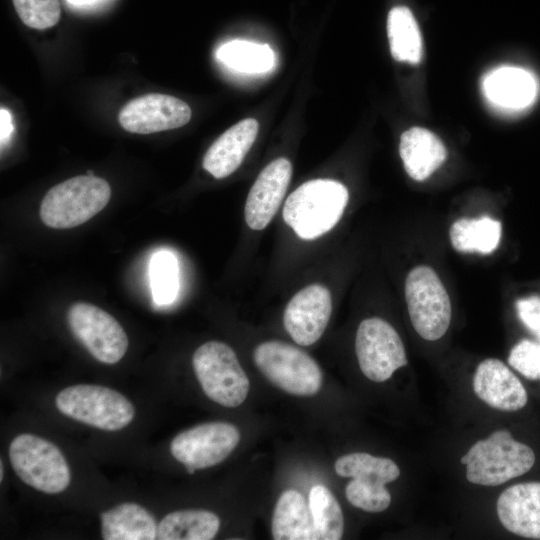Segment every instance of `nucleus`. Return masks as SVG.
<instances>
[{"label": "nucleus", "instance_id": "f257e3e1", "mask_svg": "<svg viewBox=\"0 0 540 540\" xmlns=\"http://www.w3.org/2000/svg\"><path fill=\"white\" fill-rule=\"evenodd\" d=\"M348 199V190L342 183L331 179L310 180L288 196L282 216L297 236L315 239L338 223Z\"/></svg>", "mask_w": 540, "mask_h": 540}, {"label": "nucleus", "instance_id": "f03ea898", "mask_svg": "<svg viewBox=\"0 0 540 540\" xmlns=\"http://www.w3.org/2000/svg\"><path fill=\"white\" fill-rule=\"evenodd\" d=\"M461 463L466 465V478L473 484L498 486L528 472L535 463V454L526 444L516 441L506 430H497L477 441Z\"/></svg>", "mask_w": 540, "mask_h": 540}, {"label": "nucleus", "instance_id": "7ed1b4c3", "mask_svg": "<svg viewBox=\"0 0 540 540\" xmlns=\"http://www.w3.org/2000/svg\"><path fill=\"white\" fill-rule=\"evenodd\" d=\"M111 188L102 178L80 175L53 186L40 206L42 222L51 228L69 229L98 214L109 202Z\"/></svg>", "mask_w": 540, "mask_h": 540}, {"label": "nucleus", "instance_id": "20e7f679", "mask_svg": "<svg viewBox=\"0 0 540 540\" xmlns=\"http://www.w3.org/2000/svg\"><path fill=\"white\" fill-rule=\"evenodd\" d=\"M55 405L63 415L106 431L125 428L135 416L133 404L124 395L101 385L66 387L57 394Z\"/></svg>", "mask_w": 540, "mask_h": 540}, {"label": "nucleus", "instance_id": "39448f33", "mask_svg": "<svg viewBox=\"0 0 540 540\" xmlns=\"http://www.w3.org/2000/svg\"><path fill=\"white\" fill-rule=\"evenodd\" d=\"M192 365L209 399L230 408L245 401L250 382L230 346L220 341H208L195 350Z\"/></svg>", "mask_w": 540, "mask_h": 540}, {"label": "nucleus", "instance_id": "423d86ee", "mask_svg": "<svg viewBox=\"0 0 540 540\" xmlns=\"http://www.w3.org/2000/svg\"><path fill=\"white\" fill-rule=\"evenodd\" d=\"M9 459L20 480L36 490L58 494L70 485V468L63 453L44 438L19 434L10 443Z\"/></svg>", "mask_w": 540, "mask_h": 540}, {"label": "nucleus", "instance_id": "0eeeda50", "mask_svg": "<svg viewBox=\"0 0 540 540\" xmlns=\"http://www.w3.org/2000/svg\"><path fill=\"white\" fill-rule=\"evenodd\" d=\"M253 359L261 373L281 390L297 395H315L322 385L317 362L305 351L282 341L259 344Z\"/></svg>", "mask_w": 540, "mask_h": 540}, {"label": "nucleus", "instance_id": "6e6552de", "mask_svg": "<svg viewBox=\"0 0 540 540\" xmlns=\"http://www.w3.org/2000/svg\"><path fill=\"white\" fill-rule=\"evenodd\" d=\"M405 299L411 323L423 339L435 341L447 332L451 301L433 268L419 265L410 270L405 280Z\"/></svg>", "mask_w": 540, "mask_h": 540}, {"label": "nucleus", "instance_id": "1a4fd4ad", "mask_svg": "<svg viewBox=\"0 0 540 540\" xmlns=\"http://www.w3.org/2000/svg\"><path fill=\"white\" fill-rule=\"evenodd\" d=\"M67 321L73 335L96 360L115 364L125 355L129 345L127 334L103 309L78 302L69 308Z\"/></svg>", "mask_w": 540, "mask_h": 540}, {"label": "nucleus", "instance_id": "9d476101", "mask_svg": "<svg viewBox=\"0 0 540 540\" xmlns=\"http://www.w3.org/2000/svg\"><path fill=\"white\" fill-rule=\"evenodd\" d=\"M355 351L362 373L371 381L384 382L407 364L404 344L385 320L372 317L358 326Z\"/></svg>", "mask_w": 540, "mask_h": 540}, {"label": "nucleus", "instance_id": "9b49d317", "mask_svg": "<svg viewBox=\"0 0 540 540\" xmlns=\"http://www.w3.org/2000/svg\"><path fill=\"white\" fill-rule=\"evenodd\" d=\"M240 441V432L228 422H208L177 434L170 444L172 456L189 474L225 460Z\"/></svg>", "mask_w": 540, "mask_h": 540}, {"label": "nucleus", "instance_id": "f8f14e48", "mask_svg": "<svg viewBox=\"0 0 540 540\" xmlns=\"http://www.w3.org/2000/svg\"><path fill=\"white\" fill-rule=\"evenodd\" d=\"M191 108L174 96L150 93L130 100L118 114L123 129L135 134H151L186 125Z\"/></svg>", "mask_w": 540, "mask_h": 540}, {"label": "nucleus", "instance_id": "ddd939ff", "mask_svg": "<svg viewBox=\"0 0 540 540\" xmlns=\"http://www.w3.org/2000/svg\"><path fill=\"white\" fill-rule=\"evenodd\" d=\"M331 312L329 290L320 284L306 286L288 302L283 315L284 328L297 344L312 345L324 333Z\"/></svg>", "mask_w": 540, "mask_h": 540}, {"label": "nucleus", "instance_id": "4468645a", "mask_svg": "<svg viewBox=\"0 0 540 540\" xmlns=\"http://www.w3.org/2000/svg\"><path fill=\"white\" fill-rule=\"evenodd\" d=\"M292 175L291 162L284 157L270 162L252 185L244 208L246 224L252 230L264 229L275 216Z\"/></svg>", "mask_w": 540, "mask_h": 540}, {"label": "nucleus", "instance_id": "2eb2a0df", "mask_svg": "<svg viewBox=\"0 0 540 540\" xmlns=\"http://www.w3.org/2000/svg\"><path fill=\"white\" fill-rule=\"evenodd\" d=\"M473 390L479 399L501 411H517L528 400L527 392L518 377L495 358L485 359L477 366Z\"/></svg>", "mask_w": 540, "mask_h": 540}, {"label": "nucleus", "instance_id": "dca6fc26", "mask_svg": "<svg viewBox=\"0 0 540 540\" xmlns=\"http://www.w3.org/2000/svg\"><path fill=\"white\" fill-rule=\"evenodd\" d=\"M496 509L508 531L540 539V482L518 483L507 488L499 496Z\"/></svg>", "mask_w": 540, "mask_h": 540}, {"label": "nucleus", "instance_id": "f3484780", "mask_svg": "<svg viewBox=\"0 0 540 540\" xmlns=\"http://www.w3.org/2000/svg\"><path fill=\"white\" fill-rule=\"evenodd\" d=\"M259 129L254 118H246L221 134L203 158V168L217 179L231 175L243 162Z\"/></svg>", "mask_w": 540, "mask_h": 540}, {"label": "nucleus", "instance_id": "a211bd4d", "mask_svg": "<svg viewBox=\"0 0 540 540\" xmlns=\"http://www.w3.org/2000/svg\"><path fill=\"white\" fill-rule=\"evenodd\" d=\"M483 93L494 106L521 110L530 106L538 93V82L529 71L502 66L490 71L482 82Z\"/></svg>", "mask_w": 540, "mask_h": 540}, {"label": "nucleus", "instance_id": "6ab92c4d", "mask_svg": "<svg viewBox=\"0 0 540 540\" xmlns=\"http://www.w3.org/2000/svg\"><path fill=\"white\" fill-rule=\"evenodd\" d=\"M399 153L407 174L416 181L427 179L447 157L443 142L422 127H412L401 135Z\"/></svg>", "mask_w": 540, "mask_h": 540}, {"label": "nucleus", "instance_id": "aec40b11", "mask_svg": "<svg viewBox=\"0 0 540 540\" xmlns=\"http://www.w3.org/2000/svg\"><path fill=\"white\" fill-rule=\"evenodd\" d=\"M153 515L136 503H121L101 514V534L105 540H154Z\"/></svg>", "mask_w": 540, "mask_h": 540}, {"label": "nucleus", "instance_id": "412c9836", "mask_svg": "<svg viewBox=\"0 0 540 540\" xmlns=\"http://www.w3.org/2000/svg\"><path fill=\"white\" fill-rule=\"evenodd\" d=\"M275 540H316L312 514L304 496L286 490L279 497L271 524Z\"/></svg>", "mask_w": 540, "mask_h": 540}, {"label": "nucleus", "instance_id": "4be33fe9", "mask_svg": "<svg viewBox=\"0 0 540 540\" xmlns=\"http://www.w3.org/2000/svg\"><path fill=\"white\" fill-rule=\"evenodd\" d=\"M220 527L218 516L208 510L187 509L168 513L157 527L160 540H210Z\"/></svg>", "mask_w": 540, "mask_h": 540}, {"label": "nucleus", "instance_id": "5701e85b", "mask_svg": "<svg viewBox=\"0 0 540 540\" xmlns=\"http://www.w3.org/2000/svg\"><path fill=\"white\" fill-rule=\"evenodd\" d=\"M501 235V222L486 215L479 218H459L449 229L450 241L455 250L483 255L496 250Z\"/></svg>", "mask_w": 540, "mask_h": 540}, {"label": "nucleus", "instance_id": "b1692460", "mask_svg": "<svg viewBox=\"0 0 540 540\" xmlns=\"http://www.w3.org/2000/svg\"><path fill=\"white\" fill-rule=\"evenodd\" d=\"M391 54L397 61L417 64L422 58V38L409 8L394 7L387 19Z\"/></svg>", "mask_w": 540, "mask_h": 540}, {"label": "nucleus", "instance_id": "393cba45", "mask_svg": "<svg viewBox=\"0 0 540 540\" xmlns=\"http://www.w3.org/2000/svg\"><path fill=\"white\" fill-rule=\"evenodd\" d=\"M334 469L341 477H350L374 486H385L400 475V469L393 460L362 452L339 457Z\"/></svg>", "mask_w": 540, "mask_h": 540}, {"label": "nucleus", "instance_id": "a878e982", "mask_svg": "<svg viewBox=\"0 0 540 540\" xmlns=\"http://www.w3.org/2000/svg\"><path fill=\"white\" fill-rule=\"evenodd\" d=\"M216 56L225 66L241 73H266L275 65V54L269 45L247 40L224 43Z\"/></svg>", "mask_w": 540, "mask_h": 540}, {"label": "nucleus", "instance_id": "bb28decb", "mask_svg": "<svg viewBox=\"0 0 540 540\" xmlns=\"http://www.w3.org/2000/svg\"><path fill=\"white\" fill-rule=\"evenodd\" d=\"M309 508L312 514L317 540H339L343 536L344 518L341 507L324 485H315L309 492Z\"/></svg>", "mask_w": 540, "mask_h": 540}, {"label": "nucleus", "instance_id": "cd10ccee", "mask_svg": "<svg viewBox=\"0 0 540 540\" xmlns=\"http://www.w3.org/2000/svg\"><path fill=\"white\" fill-rule=\"evenodd\" d=\"M149 277L154 302L158 305L171 303L178 292V264L168 251L155 253L149 264Z\"/></svg>", "mask_w": 540, "mask_h": 540}, {"label": "nucleus", "instance_id": "c85d7f7f", "mask_svg": "<svg viewBox=\"0 0 540 540\" xmlns=\"http://www.w3.org/2000/svg\"><path fill=\"white\" fill-rule=\"evenodd\" d=\"M13 4L20 20L37 30L55 26L61 16L59 0H13Z\"/></svg>", "mask_w": 540, "mask_h": 540}, {"label": "nucleus", "instance_id": "c756f323", "mask_svg": "<svg viewBox=\"0 0 540 540\" xmlns=\"http://www.w3.org/2000/svg\"><path fill=\"white\" fill-rule=\"evenodd\" d=\"M347 500L367 512H382L391 503V495L385 486H374L353 479L346 486Z\"/></svg>", "mask_w": 540, "mask_h": 540}, {"label": "nucleus", "instance_id": "7c9ffc66", "mask_svg": "<svg viewBox=\"0 0 540 540\" xmlns=\"http://www.w3.org/2000/svg\"><path fill=\"white\" fill-rule=\"evenodd\" d=\"M508 363L524 377L540 380V343L520 340L510 350Z\"/></svg>", "mask_w": 540, "mask_h": 540}, {"label": "nucleus", "instance_id": "2f4dec72", "mask_svg": "<svg viewBox=\"0 0 540 540\" xmlns=\"http://www.w3.org/2000/svg\"><path fill=\"white\" fill-rule=\"evenodd\" d=\"M515 306L520 321L540 341V296L531 295L518 299Z\"/></svg>", "mask_w": 540, "mask_h": 540}, {"label": "nucleus", "instance_id": "473e14b6", "mask_svg": "<svg viewBox=\"0 0 540 540\" xmlns=\"http://www.w3.org/2000/svg\"><path fill=\"white\" fill-rule=\"evenodd\" d=\"M13 131L12 115L4 107L0 109V140L3 147L10 139Z\"/></svg>", "mask_w": 540, "mask_h": 540}, {"label": "nucleus", "instance_id": "72a5a7b5", "mask_svg": "<svg viewBox=\"0 0 540 540\" xmlns=\"http://www.w3.org/2000/svg\"><path fill=\"white\" fill-rule=\"evenodd\" d=\"M100 0H67L68 3L77 7L90 6Z\"/></svg>", "mask_w": 540, "mask_h": 540}, {"label": "nucleus", "instance_id": "f704fd0d", "mask_svg": "<svg viewBox=\"0 0 540 540\" xmlns=\"http://www.w3.org/2000/svg\"><path fill=\"white\" fill-rule=\"evenodd\" d=\"M3 474H4V470H3V462L1 460L0 462V481L3 480Z\"/></svg>", "mask_w": 540, "mask_h": 540}]
</instances>
